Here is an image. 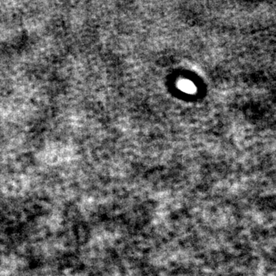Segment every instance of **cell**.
<instances>
[{"label":"cell","instance_id":"6da1fadb","mask_svg":"<svg viewBox=\"0 0 276 276\" xmlns=\"http://www.w3.org/2000/svg\"><path fill=\"white\" fill-rule=\"evenodd\" d=\"M181 88L183 91H186V92H192L194 91V87L193 85H191L190 82H187V81H183V84L181 85Z\"/></svg>","mask_w":276,"mask_h":276}]
</instances>
